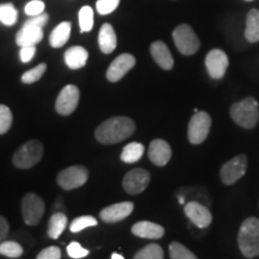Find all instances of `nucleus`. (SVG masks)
Returning <instances> with one entry per match:
<instances>
[{"mask_svg":"<svg viewBox=\"0 0 259 259\" xmlns=\"http://www.w3.org/2000/svg\"><path fill=\"white\" fill-rule=\"evenodd\" d=\"M35 53H36V48H35V46L21 47V51H19V58H21L22 63H29V61L34 58Z\"/></svg>","mask_w":259,"mask_h":259,"instance_id":"4c0bfd02","label":"nucleus"},{"mask_svg":"<svg viewBox=\"0 0 259 259\" xmlns=\"http://www.w3.org/2000/svg\"><path fill=\"white\" fill-rule=\"evenodd\" d=\"M173 40L178 51L184 56H192L200 47L198 36L189 24L178 25L173 31Z\"/></svg>","mask_w":259,"mask_h":259,"instance_id":"39448f33","label":"nucleus"},{"mask_svg":"<svg viewBox=\"0 0 259 259\" xmlns=\"http://www.w3.org/2000/svg\"><path fill=\"white\" fill-rule=\"evenodd\" d=\"M239 248L247 258L259 255V220L246 219L240 227L238 235Z\"/></svg>","mask_w":259,"mask_h":259,"instance_id":"f03ea898","label":"nucleus"},{"mask_svg":"<svg viewBox=\"0 0 259 259\" xmlns=\"http://www.w3.org/2000/svg\"><path fill=\"white\" fill-rule=\"evenodd\" d=\"M61 258V251L57 246H50V247L42 250L40 253L37 254L36 259H60Z\"/></svg>","mask_w":259,"mask_h":259,"instance_id":"e433bc0d","label":"nucleus"},{"mask_svg":"<svg viewBox=\"0 0 259 259\" xmlns=\"http://www.w3.org/2000/svg\"><path fill=\"white\" fill-rule=\"evenodd\" d=\"M179 202L180 204H185V199H184V197H179Z\"/></svg>","mask_w":259,"mask_h":259,"instance_id":"79ce46f5","label":"nucleus"},{"mask_svg":"<svg viewBox=\"0 0 259 259\" xmlns=\"http://www.w3.org/2000/svg\"><path fill=\"white\" fill-rule=\"evenodd\" d=\"M99 47L105 54H111L116 48V34L109 23H105L100 29Z\"/></svg>","mask_w":259,"mask_h":259,"instance_id":"412c9836","label":"nucleus"},{"mask_svg":"<svg viewBox=\"0 0 259 259\" xmlns=\"http://www.w3.org/2000/svg\"><path fill=\"white\" fill-rule=\"evenodd\" d=\"M67 253H69L71 258L79 259V258L87 257V255L89 254V251L85 250V248H83L79 242L72 241L70 242L69 246H67Z\"/></svg>","mask_w":259,"mask_h":259,"instance_id":"f704fd0d","label":"nucleus"},{"mask_svg":"<svg viewBox=\"0 0 259 259\" xmlns=\"http://www.w3.org/2000/svg\"><path fill=\"white\" fill-rule=\"evenodd\" d=\"M132 233L138 238L143 239H161L164 235V228L157 223L150 221H139L132 226Z\"/></svg>","mask_w":259,"mask_h":259,"instance_id":"6ab92c4d","label":"nucleus"},{"mask_svg":"<svg viewBox=\"0 0 259 259\" xmlns=\"http://www.w3.org/2000/svg\"><path fill=\"white\" fill-rule=\"evenodd\" d=\"M149 183L150 173L143 168H135L126 174L122 180V186L128 194H139L147 189Z\"/></svg>","mask_w":259,"mask_h":259,"instance_id":"9b49d317","label":"nucleus"},{"mask_svg":"<svg viewBox=\"0 0 259 259\" xmlns=\"http://www.w3.org/2000/svg\"><path fill=\"white\" fill-rule=\"evenodd\" d=\"M136 131V124L127 116H114L103 121L95 131V137L101 144H116L131 137Z\"/></svg>","mask_w":259,"mask_h":259,"instance_id":"f257e3e1","label":"nucleus"},{"mask_svg":"<svg viewBox=\"0 0 259 259\" xmlns=\"http://www.w3.org/2000/svg\"><path fill=\"white\" fill-rule=\"evenodd\" d=\"M42 155H44V145L38 141H29L16 151L12 162L19 169H28L41 161Z\"/></svg>","mask_w":259,"mask_h":259,"instance_id":"20e7f679","label":"nucleus"},{"mask_svg":"<svg viewBox=\"0 0 259 259\" xmlns=\"http://www.w3.org/2000/svg\"><path fill=\"white\" fill-rule=\"evenodd\" d=\"M211 127V118L206 112H196L191 118L187 128L190 143L202 144L208 137Z\"/></svg>","mask_w":259,"mask_h":259,"instance_id":"423d86ee","label":"nucleus"},{"mask_svg":"<svg viewBox=\"0 0 259 259\" xmlns=\"http://www.w3.org/2000/svg\"><path fill=\"white\" fill-rule=\"evenodd\" d=\"M231 116L235 124L244 128H253L259 120V105L253 97H246L231 107Z\"/></svg>","mask_w":259,"mask_h":259,"instance_id":"7ed1b4c3","label":"nucleus"},{"mask_svg":"<svg viewBox=\"0 0 259 259\" xmlns=\"http://www.w3.org/2000/svg\"><path fill=\"white\" fill-rule=\"evenodd\" d=\"M79 28L80 32H88L94 25V10L90 6H83L79 10Z\"/></svg>","mask_w":259,"mask_h":259,"instance_id":"cd10ccee","label":"nucleus"},{"mask_svg":"<svg viewBox=\"0 0 259 259\" xmlns=\"http://www.w3.org/2000/svg\"><path fill=\"white\" fill-rule=\"evenodd\" d=\"M169 254L170 259H198L189 248L177 241L171 242L169 245Z\"/></svg>","mask_w":259,"mask_h":259,"instance_id":"c756f323","label":"nucleus"},{"mask_svg":"<svg viewBox=\"0 0 259 259\" xmlns=\"http://www.w3.org/2000/svg\"><path fill=\"white\" fill-rule=\"evenodd\" d=\"M246 169H247V157H246V155L241 154L233 157L232 160L223 164L221 171H220L222 183L226 184V185H233L245 176Z\"/></svg>","mask_w":259,"mask_h":259,"instance_id":"1a4fd4ad","label":"nucleus"},{"mask_svg":"<svg viewBox=\"0 0 259 259\" xmlns=\"http://www.w3.org/2000/svg\"><path fill=\"white\" fill-rule=\"evenodd\" d=\"M48 22V15L47 14H41L37 16H34V17H30V19H28L24 24L27 25H34V27H40L44 28L45 25L47 24Z\"/></svg>","mask_w":259,"mask_h":259,"instance_id":"58836bf2","label":"nucleus"},{"mask_svg":"<svg viewBox=\"0 0 259 259\" xmlns=\"http://www.w3.org/2000/svg\"><path fill=\"white\" fill-rule=\"evenodd\" d=\"M228 57L221 50H212L206 54L205 66L210 77L213 79H221L228 69Z\"/></svg>","mask_w":259,"mask_h":259,"instance_id":"ddd939ff","label":"nucleus"},{"mask_svg":"<svg viewBox=\"0 0 259 259\" xmlns=\"http://www.w3.org/2000/svg\"><path fill=\"white\" fill-rule=\"evenodd\" d=\"M112 259H125V258L122 257L121 254H119V253H113L112 254Z\"/></svg>","mask_w":259,"mask_h":259,"instance_id":"a19ab883","label":"nucleus"},{"mask_svg":"<svg viewBox=\"0 0 259 259\" xmlns=\"http://www.w3.org/2000/svg\"><path fill=\"white\" fill-rule=\"evenodd\" d=\"M163 250L160 245L157 244H150L138 251L134 259H163Z\"/></svg>","mask_w":259,"mask_h":259,"instance_id":"bb28decb","label":"nucleus"},{"mask_svg":"<svg viewBox=\"0 0 259 259\" xmlns=\"http://www.w3.org/2000/svg\"><path fill=\"white\" fill-rule=\"evenodd\" d=\"M245 2H253V0H245Z\"/></svg>","mask_w":259,"mask_h":259,"instance_id":"37998d69","label":"nucleus"},{"mask_svg":"<svg viewBox=\"0 0 259 259\" xmlns=\"http://www.w3.org/2000/svg\"><path fill=\"white\" fill-rule=\"evenodd\" d=\"M67 226V218L63 212H57L52 215L48 225V236L51 239H58Z\"/></svg>","mask_w":259,"mask_h":259,"instance_id":"b1692460","label":"nucleus"},{"mask_svg":"<svg viewBox=\"0 0 259 259\" xmlns=\"http://www.w3.org/2000/svg\"><path fill=\"white\" fill-rule=\"evenodd\" d=\"M184 211H185L187 219L200 229L209 227L212 221V215L210 210L198 202H190L185 204Z\"/></svg>","mask_w":259,"mask_h":259,"instance_id":"4468645a","label":"nucleus"},{"mask_svg":"<svg viewBox=\"0 0 259 259\" xmlns=\"http://www.w3.org/2000/svg\"><path fill=\"white\" fill-rule=\"evenodd\" d=\"M245 37L252 44L259 41V10L257 9H252L248 11L247 18H246Z\"/></svg>","mask_w":259,"mask_h":259,"instance_id":"4be33fe9","label":"nucleus"},{"mask_svg":"<svg viewBox=\"0 0 259 259\" xmlns=\"http://www.w3.org/2000/svg\"><path fill=\"white\" fill-rule=\"evenodd\" d=\"M88 51L80 46L70 47L64 54L65 64H66L71 70H78L85 66L87 61H88Z\"/></svg>","mask_w":259,"mask_h":259,"instance_id":"aec40b11","label":"nucleus"},{"mask_svg":"<svg viewBox=\"0 0 259 259\" xmlns=\"http://www.w3.org/2000/svg\"><path fill=\"white\" fill-rule=\"evenodd\" d=\"M151 57L154 58L155 63H156L161 69L163 70H171L174 66V59L171 57V53L167 45L162 41H155L150 46Z\"/></svg>","mask_w":259,"mask_h":259,"instance_id":"a211bd4d","label":"nucleus"},{"mask_svg":"<svg viewBox=\"0 0 259 259\" xmlns=\"http://www.w3.org/2000/svg\"><path fill=\"white\" fill-rule=\"evenodd\" d=\"M12 113L8 106L0 105V135H4L11 128Z\"/></svg>","mask_w":259,"mask_h":259,"instance_id":"473e14b6","label":"nucleus"},{"mask_svg":"<svg viewBox=\"0 0 259 259\" xmlns=\"http://www.w3.org/2000/svg\"><path fill=\"white\" fill-rule=\"evenodd\" d=\"M97 226V220L93 216H80V218L74 219L70 225V231L72 233H79L83 229L89 228V227Z\"/></svg>","mask_w":259,"mask_h":259,"instance_id":"7c9ffc66","label":"nucleus"},{"mask_svg":"<svg viewBox=\"0 0 259 259\" xmlns=\"http://www.w3.org/2000/svg\"><path fill=\"white\" fill-rule=\"evenodd\" d=\"M45 213V202L35 193H27L22 199V215L28 226H36Z\"/></svg>","mask_w":259,"mask_h":259,"instance_id":"6e6552de","label":"nucleus"},{"mask_svg":"<svg viewBox=\"0 0 259 259\" xmlns=\"http://www.w3.org/2000/svg\"><path fill=\"white\" fill-rule=\"evenodd\" d=\"M144 154V145L137 142L134 143H128L126 147H124L121 151V161L125 163H135V162L139 161Z\"/></svg>","mask_w":259,"mask_h":259,"instance_id":"393cba45","label":"nucleus"},{"mask_svg":"<svg viewBox=\"0 0 259 259\" xmlns=\"http://www.w3.org/2000/svg\"><path fill=\"white\" fill-rule=\"evenodd\" d=\"M135 205L132 202H120L109 205L101 210L100 219L106 223H116L120 222L126 218H128L134 211Z\"/></svg>","mask_w":259,"mask_h":259,"instance_id":"2eb2a0df","label":"nucleus"},{"mask_svg":"<svg viewBox=\"0 0 259 259\" xmlns=\"http://www.w3.org/2000/svg\"><path fill=\"white\" fill-rule=\"evenodd\" d=\"M9 231L10 226L8 220H6L4 216H0V244L6 240V238H8L9 235Z\"/></svg>","mask_w":259,"mask_h":259,"instance_id":"ea45409f","label":"nucleus"},{"mask_svg":"<svg viewBox=\"0 0 259 259\" xmlns=\"http://www.w3.org/2000/svg\"><path fill=\"white\" fill-rule=\"evenodd\" d=\"M88 169L77 164V166H71L61 170L57 177V183L63 190L70 191L83 186L88 181Z\"/></svg>","mask_w":259,"mask_h":259,"instance_id":"0eeeda50","label":"nucleus"},{"mask_svg":"<svg viewBox=\"0 0 259 259\" xmlns=\"http://www.w3.org/2000/svg\"><path fill=\"white\" fill-rule=\"evenodd\" d=\"M71 23L70 22H61V23L53 29L50 36V45L53 48L63 47L70 38Z\"/></svg>","mask_w":259,"mask_h":259,"instance_id":"5701e85b","label":"nucleus"},{"mask_svg":"<svg viewBox=\"0 0 259 259\" xmlns=\"http://www.w3.org/2000/svg\"><path fill=\"white\" fill-rule=\"evenodd\" d=\"M46 70H47V65L45 63L37 65V66H35L34 69L29 70L25 73H23V76H22V82L24 84H32L37 82V80L41 79V77L44 76V73L46 72Z\"/></svg>","mask_w":259,"mask_h":259,"instance_id":"2f4dec72","label":"nucleus"},{"mask_svg":"<svg viewBox=\"0 0 259 259\" xmlns=\"http://www.w3.org/2000/svg\"><path fill=\"white\" fill-rule=\"evenodd\" d=\"M148 155L155 166L163 167L169 162L171 157V149L169 144L163 139H154L149 145Z\"/></svg>","mask_w":259,"mask_h":259,"instance_id":"dca6fc26","label":"nucleus"},{"mask_svg":"<svg viewBox=\"0 0 259 259\" xmlns=\"http://www.w3.org/2000/svg\"><path fill=\"white\" fill-rule=\"evenodd\" d=\"M79 102V89L69 84L64 87L56 101V109L60 115H70L76 111Z\"/></svg>","mask_w":259,"mask_h":259,"instance_id":"9d476101","label":"nucleus"},{"mask_svg":"<svg viewBox=\"0 0 259 259\" xmlns=\"http://www.w3.org/2000/svg\"><path fill=\"white\" fill-rule=\"evenodd\" d=\"M0 254L9 258H19L23 254V248L16 241H3L0 244Z\"/></svg>","mask_w":259,"mask_h":259,"instance_id":"c85d7f7f","label":"nucleus"},{"mask_svg":"<svg viewBox=\"0 0 259 259\" xmlns=\"http://www.w3.org/2000/svg\"><path fill=\"white\" fill-rule=\"evenodd\" d=\"M17 18L18 12L11 3L0 5V22L3 24L8 25V27H12L17 22Z\"/></svg>","mask_w":259,"mask_h":259,"instance_id":"a878e982","label":"nucleus"},{"mask_svg":"<svg viewBox=\"0 0 259 259\" xmlns=\"http://www.w3.org/2000/svg\"><path fill=\"white\" fill-rule=\"evenodd\" d=\"M136 65V58L132 54L124 53L116 57L107 70L106 77L109 82H119L130 70H132Z\"/></svg>","mask_w":259,"mask_h":259,"instance_id":"f8f14e48","label":"nucleus"},{"mask_svg":"<svg viewBox=\"0 0 259 259\" xmlns=\"http://www.w3.org/2000/svg\"><path fill=\"white\" fill-rule=\"evenodd\" d=\"M119 4H120V0H97L96 10L100 15H109L116 10Z\"/></svg>","mask_w":259,"mask_h":259,"instance_id":"72a5a7b5","label":"nucleus"},{"mask_svg":"<svg viewBox=\"0 0 259 259\" xmlns=\"http://www.w3.org/2000/svg\"><path fill=\"white\" fill-rule=\"evenodd\" d=\"M25 14L30 17H34V16L41 15L45 12V3L41 2V0H31L30 3H28L25 5Z\"/></svg>","mask_w":259,"mask_h":259,"instance_id":"c9c22d12","label":"nucleus"},{"mask_svg":"<svg viewBox=\"0 0 259 259\" xmlns=\"http://www.w3.org/2000/svg\"><path fill=\"white\" fill-rule=\"evenodd\" d=\"M42 38H44V28L23 24L21 30L16 35V44L19 47L36 46L42 41Z\"/></svg>","mask_w":259,"mask_h":259,"instance_id":"f3484780","label":"nucleus"}]
</instances>
